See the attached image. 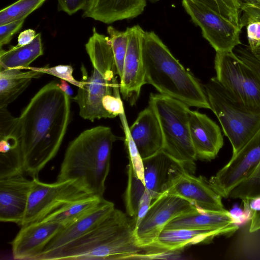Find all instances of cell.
<instances>
[{"label": "cell", "mask_w": 260, "mask_h": 260, "mask_svg": "<svg viewBox=\"0 0 260 260\" xmlns=\"http://www.w3.org/2000/svg\"><path fill=\"white\" fill-rule=\"evenodd\" d=\"M24 218L21 226L39 221L54 211L90 194L75 180L46 183L32 178ZM20 226V227H21Z\"/></svg>", "instance_id": "obj_10"}, {"label": "cell", "mask_w": 260, "mask_h": 260, "mask_svg": "<svg viewBox=\"0 0 260 260\" xmlns=\"http://www.w3.org/2000/svg\"><path fill=\"white\" fill-rule=\"evenodd\" d=\"M235 53L250 69L260 82V59H258L247 47H239Z\"/></svg>", "instance_id": "obj_34"}, {"label": "cell", "mask_w": 260, "mask_h": 260, "mask_svg": "<svg viewBox=\"0 0 260 260\" xmlns=\"http://www.w3.org/2000/svg\"><path fill=\"white\" fill-rule=\"evenodd\" d=\"M197 209L186 200L166 193L153 200L139 224L134 230L137 245L149 248L167 224L173 219Z\"/></svg>", "instance_id": "obj_11"}, {"label": "cell", "mask_w": 260, "mask_h": 260, "mask_svg": "<svg viewBox=\"0 0 260 260\" xmlns=\"http://www.w3.org/2000/svg\"><path fill=\"white\" fill-rule=\"evenodd\" d=\"M146 6V0H88L83 17L110 24L137 17Z\"/></svg>", "instance_id": "obj_21"}, {"label": "cell", "mask_w": 260, "mask_h": 260, "mask_svg": "<svg viewBox=\"0 0 260 260\" xmlns=\"http://www.w3.org/2000/svg\"><path fill=\"white\" fill-rule=\"evenodd\" d=\"M143 162L144 184L153 201L163 193L170 170L177 162L162 150Z\"/></svg>", "instance_id": "obj_23"}, {"label": "cell", "mask_w": 260, "mask_h": 260, "mask_svg": "<svg viewBox=\"0 0 260 260\" xmlns=\"http://www.w3.org/2000/svg\"><path fill=\"white\" fill-rule=\"evenodd\" d=\"M104 197L90 196L68 204L39 221H49L66 226L86 215L96 208Z\"/></svg>", "instance_id": "obj_26"}, {"label": "cell", "mask_w": 260, "mask_h": 260, "mask_svg": "<svg viewBox=\"0 0 260 260\" xmlns=\"http://www.w3.org/2000/svg\"><path fill=\"white\" fill-rule=\"evenodd\" d=\"M189 127L197 158L214 159L224 144L219 126L206 114L190 110Z\"/></svg>", "instance_id": "obj_17"}, {"label": "cell", "mask_w": 260, "mask_h": 260, "mask_svg": "<svg viewBox=\"0 0 260 260\" xmlns=\"http://www.w3.org/2000/svg\"><path fill=\"white\" fill-rule=\"evenodd\" d=\"M259 230H260V211H255L251 219L249 231L254 232Z\"/></svg>", "instance_id": "obj_42"}, {"label": "cell", "mask_w": 260, "mask_h": 260, "mask_svg": "<svg viewBox=\"0 0 260 260\" xmlns=\"http://www.w3.org/2000/svg\"><path fill=\"white\" fill-rule=\"evenodd\" d=\"M24 174L0 178V220L21 226L25 214L32 181Z\"/></svg>", "instance_id": "obj_15"}, {"label": "cell", "mask_w": 260, "mask_h": 260, "mask_svg": "<svg viewBox=\"0 0 260 260\" xmlns=\"http://www.w3.org/2000/svg\"><path fill=\"white\" fill-rule=\"evenodd\" d=\"M152 201V197L147 189L143 194L137 211L136 216L134 218V221L135 224V228L137 227L141 222L147 213Z\"/></svg>", "instance_id": "obj_38"}, {"label": "cell", "mask_w": 260, "mask_h": 260, "mask_svg": "<svg viewBox=\"0 0 260 260\" xmlns=\"http://www.w3.org/2000/svg\"><path fill=\"white\" fill-rule=\"evenodd\" d=\"M63 227L57 223L42 221L21 226L11 242L14 259L37 260L47 244Z\"/></svg>", "instance_id": "obj_16"}, {"label": "cell", "mask_w": 260, "mask_h": 260, "mask_svg": "<svg viewBox=\"0 0 260 260\" xmlns=\"http://www.w3.org/2000/svg\"><path fill=\"white\" fill-rule=\"evenodd\" d=\"M233 223L230 212L226 210H209L201 209L178 216L170 221L164 229L215 230Z\"/></svg>", "instance_id": "obj_22"}, {"label": "cell", "mask_w": 260, "mask_h": 260, "mask_svg": "<svg viewBox=\"0 0 260 260\" xmlns=\"http://www.w3.org/2000/svg\"><path fill=\"white\" fill-rule=\"evenodd\" d=\"M238 228L232 224L215 230L164 229L149 248L178 251L189 245L208 242L217 236L232 234Z\"/></svg>", "instance_id": "obj_20"}, {"label": "cell", "mask_w": 260, "mask_h": 260, "mask_svg": "<svg viewBox=\"0 0 260 260\" xmlns=\"http://www.w3.org/2000/svg\"><path fill=\"white\" fill-rule=\"evenodd\" d=\"M126 29L128 43L119 89L123 98L133 105L139 97L142 86L145 84L142 48L144 30L139 25Z\"/></svg>", "instance_id": "obj_14"}, {"label": "cell", "mask_w": 260, "mask_h": 260, "mask_svg": "<svg viewBox=\"0 0 260 260\" xmlns=\"http://www.w3.org/2000/svg\"><path fill=\"white\" fill-rule=\"evenodd\" d=\"M214 69L225 91L248 110L260 114V82L235 52H216Z\"/></svg>", "instance_id": "obj_8"}, {"label": "cell", "mask_w": 260, "mask_h": 260, "mask_svg": "<svg viewBox=\"0 0 260 260\" xmlns=\"http://www.w3.org/2000/svg\"><path fill=\"white\" fill-rule=\"evenodd\" d=\"M142 48L145 84L189 107L211 110L204 86L179 62L154 31H144Z\"/></svg>", "instance_id": "obj_3"}, {"label": "cell", "mask_w": 260, "mask_h": 260, "mask_svg": "<svg viewBox=\"0 0 260 260\" xmlns=\"http://www.w3.org/2000/svg\"><path fill=\"white\" fill-rule=\"evenodd\" d=\"M244 204L243 214L242 217L233 221V223L236 225H241L251 220L254 213L249 207V200H242Z\"/></svg>", "instance_id": "obj_40"}, {"label": "cell", "mask_w": 260, "mask_h": 260, "mask_svg": "<svg viewBox=\"0 0 260 260\" xmlns=\"http://www.w3.org/2000/svg\"><path fill=\"white\" fill-rule=\"evenodd\" d=\"M128 131L143 159L162 150L161 129L158 118L150 106L139 113Z\"/></svg>", "instance_id": "obj_19"}, {"label": "cell", "mask_w": 260, "mask_h": 260, "mask_svg": "<svg viewBox=\"0 0 260 260\" xmlns=\"http://www.w3.org/2000/svg\"><path fill=\"white\" fill-rule=\"evenodd\" d=\"M163 193L183 199L201 209L225 210L222 197L209 180L202 176L196 177L191 175L177 163L170 170Z\"/></svg>", "instance_id": "obj_12"}, {"label": "cell", "mask_w": 260, "mask_h": 260, "mask_svg": "<svg viewBox=\"0 0 260 260\" xmlns=\"http://www.w3.org/2000/svg\"><path fill=\"white\" fill-rule=\"evenodd\" d=\"M249 207L254 212L260 211V196L249 200Z\"/></svg>", "instance_id": "obj_44"}, {"label": "cell", "mask_w": 260, "mask_h": 260, "mask_svg": "<svg viewBox=\"0 0 260 260\" xmlns=\"http://www.w3.org/2000/svg\"><path fill=\"white\" fill-rule=\"evenodd\" d=\"M43 54L41 34L38 33L28 44L17 45L8 50L1 48L0 71L11 69H27L31 62Z\"/></svg>", "instance_id": "obj_25"}, {"label": "cell", "mask_w": 260, "mask_h": 260, "mask_svg": "<svg viewBox=\"0 0 260 260\" xmlns=\"http://www.w3.org/2000/svg\"><path fill=\"white\" fill-rule=\"evenodd\" d=\"M237 1L239 4L242 11L243 8L246 6L260 4V0H237Z\"/></svg>", "instance_id": "obj_47"}, {"label": "cell", "mask_w": 260, "mask_h": 260, "mask_svg": "<svg viewBox=\"0 0 260 260\" xmlns=\"http://www.w3.org/2000/svg\"><path fill=\"white\" fill-rule=\"evenodd\" d=\"M115 208L113 203L104 199L90 212L62 228L50 241L37 260H47L57 250L79 238L96 225Z\"/></svg>", "instance_id": "obj_18"}, {"label": "cell", "mask_w": 260, "mask_h": 260, "mask_svg": "<svg viewBox=\"0 0 260 260\" xmlns=\"http://www.w3.org/2000/svg\"><path fill=\"white\" fill-rule=\"evenodd\" d=\"M246 178L260 180V161Z\"/></svg>", "instance_id": "obj_46"}, {"label": "cell", "mask_w": 260, "mask_h": 260, "mask_svg": "<svg viewBox=\"0 0 260 260\" xmlns=\"http://www.w3.org/2000/svg\"><path fill=\"white\" fill-rule=\"evenodd\" d=\"M135 223L115 208L91 230L47 260L128 259L144 249L137 243Z\"/></svg>", "instance_id": "obj_4"}, {"label": "cell", "mask_w": 260, "mask_h": 260, "mask_svg": "<svg viewBox=\"0 0 260 260\" xmlns=\"http://www.w3.org/2000/svg\"><path fill=\"white\" fill-rule=\"evenodd\" d=\"M149 106L155 112L163 136L162 150L190 173L198 159L189 132L190 109L183 102L160 93H151Z\"/></svg>", "instance_id": "obj_6"}, {"label": "cell", "mask_w": 260, "mask_h": 260, "mask_svg": "<svg viewBox=\"0 0 260 260\" xmlns=\"http://www.w3.org/2000/svg\"><path fill=\"white\" fill-rule=\"evenodd\" d=\"M36 31L29 28L21 31L18 37V46H24L30 43L35 38Z\"/></svg>", "instance_id": "obj_41"}, {"label": "cell", "mask_w": 260, "mask_h": 260, "mask_svg": "<svg viewBox=\"0 0 260 260\" xmlns=\"http://www.w3.org/2000/svg\"><path fill=\"white\" fill-rule=\"evenodd\" d=\"M107 32L111 40L117 75L120 79L128 47V30L126 29L125 31H119L110 25L107 27Z\"/></svg>", "instance_id": "obj_29"}, {"label": "cell", "mask_w": 260, "mask_h": 260, "mask_svg": "<svg viewBox=\"0 0 260 260\" xmlns=\"http://www.w3.org/2000/svg\"><path fill=\"white\" fill-rule=\"evenodd\" d=\"M260 161V127L230 161L209 181L222 197L229 198L231 190L243 181Z\"/></svg>", "instance_id": "obj_13"}, {"label": "cell", "mask_w": 260, "mask_h": 260, "mask_svg": "<svg viewBox=\"0 0 260 260\" xmlns=\"http://www.w3.org/2000/svg\"><path fill=\"white\" fill-rule=\"evenodd\" d=\"M242 12H243V14L252 17L260 21V4L246 6L243 8ZM252 53L260 59V46Z\"/></svg>", "instance_id": "obj_39"}, {"label": "cell", "mask_w": 260, "mask_h": 260, "mask_svg": "<svg viewBox=\"0 0 260 260\" xmlns=\"http://www.w3.org/2000/svg\"><path fill=\"white\" fill-rule=\"evenodd\" d=\"M91 62V76L84 75L83 85L72 99L77 103L79 114L84 119L114 118L105 110L102 100L107 95H120L117 70L109 37L99 33L95 27L85 44Z\"/></svg>", "instance_id": "obj_5"}, {"label": "cell", "mask_w": 260, "mask_h": 260, "mask_svg": "<svg viewBox=\"0 0 260 260\" xmlns=\"http://www.w3.org/2000/svg\"><path fill=\"white\" fill-rule=\"evenodd\" d=\"M102 105L106 111L114 117L124 114V108L120 95H107L102 100Z\"/></svg>", "instance_id": "obj_36"}, {"label": "cell", "mask_w": 260, "mask_h": 260, "mask_svg": "<svg viewBox=\"0 0 260 260\" xmlns=\"http://www.w3.org/2000/svg\"><path fill=\"white\" fill-rule=\"evenodd\" d=\"M42 74L17 69L0 71V108H7L29 86L32 79L40 77Z\"/></svg>", "instance_id": "obj_24"}, {"label": "cell", "mask_w": 260, "mask_h": 260, "mask_svg": "<svg viewBox=\"0 0 260 260\" xmlns=\"http://www.w3.org/2000/svg\"><path fill=\"white\" fill-rule=\"evenodd\" d=\"M88 0H58V10L72 15L80 10H84Z\"/></svg>", "instance_id": "obj_37"}, {"label": "cell", "mask_w": 260, "mask_h": 260, "mask_svg": "<svg viewBox=\"0 0 260 260\" xmlns=\"http://www.w3.org/2000/svg\"><path fill=\"white\" fill-rule=\"evenodd\" d=\"M241 27L246 26L249 50L253 52L260 46V21L243 14L241 17Z\"/></svg>", "instance_id": "obj_31"}, {"label": "cell", "mask_w": 260, "mask_h": 260, "mask_svg": "<svg viewBox=\"0 0 260 260\" xmlns=\"http://www.w3.org/2000/svg\"><path fill=\"white\" fill-rule=\"evenodd\" d=\"M219 12L241 28L242 10L237 0H211Z\"/></svg>", "instance_id": "obj_33"}, {"label": "cell", "mask_w": 260, "mask_h": 260, "mask_svg": "<svg viewBox=\"0 0 260 260\" xmlns=\"http://www.w3.org/2000/svg\"><path fill=\"white\" fill-rule=\"evenodd\" d=\"M25 19L6 23L0 25V46L10 43L13 36L22 27Z\"/></svg>", "instance_id": "obj_35"}, {"label": "cell", "mask_w": 260, "mask_h": 260, "mask_svg": "<svg viewBox=\"0 0 260 260\" xmlns=\"http://www.w3.org/2000/svg\"><path fill=\"white\" fill-rule=\"evenodd\" d=\"M60 84H58L59 88L69 96H72L73 94V91L69 85L68 82L62 79H60Z\"/></svg>", "instance_id": "obj_43"}, {"label": "cell", "mask_w": 260, "mask_h": 260, "mask_svg": "<svg viewBox=\"0 0 260 260\" xmlns=\"http://www.w3.org/2000/svg\"><path fill=\"white\" fill-rule=\"evenodd\" d=\"M125 145L129 155V162L131 164L135 174L144 183L143 159L129 133L128 129L125 128Z\"/></svg>", "instance_id": "obj_32"}, {"label": "cell", "mask_w": 260, "mask_h": 260, "mask_svg": "<svg viewBox=\"0 0 260 260\" xmlns=\"http://www.w3.org/2000/svg\"><path fill=\"white\" fill-rule=\"evenodd\" d=\"M229 212L233 221L241 218L243 214V210L237 206L234 207Z\"/></svg>", "instance_id": "obj_45"}, {"label": "cell", "mask_w": 260, "mask_h": 260, "mask_svg": "<svg viewBox=\"0 0 260 260\" xmlns=\"http://www.w3.org/2000/svg\"><path fill=\"white\" fill-rule=\"evenodd\" d=\"M192 21L216 52H231L242 43L241 28L223 16L211 0H182Z\"/></svg>", "instance_id": "obj_9"}, {"label": "cell", "mask_w": 260, "mask_h": 260, "mask_svg": "<svg viewBox=\"0 0 260 260\" xmlns=\"http://www.w3.org/2000/svg\"><path fill=\"white\" fill-rule=\"evenodd\" d=\"M46 0H18L0 11V25L25 19Z\"/></svg>", "instance_id": "obj_28"}, {"label": "cell", "mask_w": 260, "mask_h": 260, "mask_svg": "<svg viewBox=\"0 0 260 260\" xmlns=\"http://www.w3.org/2000/svg\"><path fill=\"white\" fill-rule=\"evenodd\" d=\"M27 69L55 76L60 79L67 81L78 88L83 84V81H79L74 78L73 68L70 65H58L52 67H28Z\"/></svg>", "instance_id": "obj_30"}, {"label": "cell", "mask_w": 260, "mask_h": 260, "mask_svg": "<svg viewBox=\"0 0 260 260\" xmlns=\"http://www.w3.org/2000/svg\"><path fill=\"white\" fill-rule=\"evenodd\" d=\"M144 183L135 174L131 164L127 168V182L124 194V202L127 215L136 216L140 200L146 190Z\"/></svg>", "instance_id": "obj_27"}, {"label": "cell", "mask_w": 260, "mask_h": 260, "mask_svg": "<svg viewBox=\"0 0 260 260\" xmlns=\"http://www.w3.org/2000/svg\"><path fill=\"white\" fill-rule=\"evenodd\" d=\"M204 86L211 110L231 144L234 156L259 128L260 114L249 111L235 100L215 77Z\"/></svg>", "instance_id": "obj_7"}, {"label": "cell", "mask_w": 260, "mask_h": 260, "mask_svg": "<svg viewBox=\"0 0 260 260\" xmlns=\"http://www.w3.org/2000/svg\"><path fill=\"white\" fill-rule=\"evenodd\" d=\"M70 120V97L52 81L35 94L19 117L0 109V137L15 141L24 173L38 177L57 153Z\"/></svg>", "instance_id": "obj_1"}, {"label": "cell", "mask_w": 260, "mask_h": 260, "mask_svg": "<svg viewBox=\"0 0 260 260\" xmlns=\"http://www.w3.org/2000/svg\"><path fill=\"white\" fill-rule=\"evenodd\" d=\"M116 139L111 129L105 126L82 132L69 144L56 181L75 180L90 194L103 197Z\"/></svg>", "instance_id": "obj_2"}]
</instances>
